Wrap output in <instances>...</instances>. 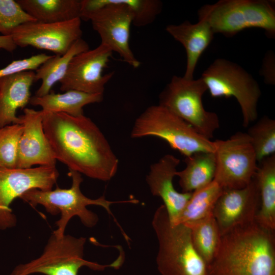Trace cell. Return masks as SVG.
<instances>
[{
	"mask_svg": "<svg viewBox=\"0 0 275 275\" xmlns=\"http://www.w3.org/2000/svg\"><path fill=\"white\" fill-rule=\"evenodd\" d=\"M103 94H90L77 90H68L63 93L51 91L43 96H32L29 103L40 106L44 112L64 113L73 116L84 115L83 107L91 103L101 102Z\"/></svg>",
	"mask_w": 275,
	"mask_h": 275,
	"instance_id": "obj_21",
	"label": "cell"
},
{
	"mask_svg": "<svg viewBox=\"0 0 275 275\" xmlns=\"http://www.w3.org/2000/svg\"><path fill=\"white\" fill-rule=\"evenodd\" d=\"M184 162L185 168L176 173L183 193H192L214 180L216 170L214 152H197L185 157Z\"/></svg>",
	"mask_w": 275,
	"mask_h": 275,
	"instance_id": "obj_23",
	"label": "cell"
},
{
	"mask_svg": "<svg viewBox=\"0 0 275 275\" xmlns=\"http://www.w3.org/2000/svg\"><path fill=\"white\" fill-rule=\"evenodd\" d=\"M35 74V71H23L0 78V128L21 124L16 111L24 108L30 102Z\"/></svg>",
	"mask_w": 275,
	"mask_h": 275,
	"instance_id": "obj_18",
	"label": "cell"
},
{
	"mask_svg": "<svg viewBox=\"0 0 275 275\" xmlns=\"http://www.w3.org/2000/svg\"><path fill=\"white\" fill-rule=\"evenodd\" d=\"M260 205L259 190L254 176L243 188L224 189L213 210L221 235L255 221Z\"/></svg>",
	"mask_w": 275,
	"mask_h": 275,
	"instance_id": "obj_15",
	"label": "cell"
},
{
	"mask_svg": "<svg viewBox=\"0 0 275 275\" xmlns=\"http://www.w3.org/2000/svg\"><path fill=\"white\" fill-rule=\"evenodd\" d=\"M214 142L216 170L213 180L224 189L246 186L258 169L249 136L245 132H237L226 140Z\"/></svg>",
	"mask_w": 275,
	"mask_h": 275,
	"instance_id": "obj_11",
	"label": "cell"
},
{
	"mask_svg": "<svg viewBox=\"0 0 275 275\" xmlns=\"http://www.w3.org/2000/svg\"><path fill=\"white\" fill-rule=\"evenodd\" d=\"M254 148L257 162L275 154V120L263 116L246 133Z\"/></svg>",
	"mask_w": 275,
	"mask_h": 275,
	"instance_id": "obj_27",
	"label": "cell"
},
{
	"mask_svg": "<svg viewBox=\"0 0 275 275\" xmlns=\"http://www.w3.org/2000/svg\"><path fill=\"white\" fill-rule=\"evenodd\" d=\"M208 275H275L274 231L256 221L222 235Z\"/></svg>",
	"mask_w": 275,
	"mask_h": 275,
	"instance_id": "obj_2",
	"label": "cell"
},
{
	"mask_svg": "<svg viewBox=\"0 0 275 275\" xmlns=\"http://www.w3.org/2000/svg\"><path fill=\"white\" fill-rule=\"evenodd\" d=\"M224 189L213 180L206 186L192 192L189 199L174 224H187L213 213L215 204Z\"/></svg>",
	"mask_w": 275,
	"mask_h": 275,
	"instance_id": "obj_26",
	"label": "cell"
},
{
	"mask_svg": "<svg viewBox=\"0 0 275 275\" xmlns=\"http://www.w3.org/2000/svg\"><path fill=\"white\" fill-rule=\"evenodd\" d=\"M185 225L190 229L195 250L208 266L218 251L222 236L213 213Z\"/></svg>",
	"mask_w": 275,
	"mask_h": 275,
	"instance_id": "obj_25",
	"label": "cell"
},
{
	"mask_svg": "<svg viewBox=\"0 0 275 275\" xmlns=\"http://www.w3.org/2000/svg\"><path fill=\"white\" fill-rule=\"evenodd\" d=\"M89 49L88 43L82 38L77 40L63 55H52L35 71V82L41 80L35 96L48 94L53 86L64 77L72 58L79 53Z\"/></svg>",
	"mask_w": 275,
	"mask_h": 275,
	"instance_id": "obj_24",
	"label": "cell"
},
{
	"mask_svg": "<svg viewBox=\"0 0 275 275\" xmlns=\"http://www.w3.org/2000/svg\"><path fill=\"white\" fill-rule=\"evenodd\" d=\"M166 31L184 47L186 54V66L183 77L193 79L198 62L214 37V33L206 18L199 16L195 24L185 21L179 24H170Z\"/></svg>",
	"mask_w": 275,
	"mask_h": 275,
	"instance_id": "obj_19",
	"label": "cell"
},
{
	"mask_svg": "<svg viewBox=\"0 0 275 275\" xmlns=\"http://www.w3.org/2000/svg\"><path fill=\"white\" fill-rule=\"evenodd\" d=\"M207 91L200 77L186 79L174 75L159 95V104L182 119L200 134L210 140L219 127L217 115L206 111L202 96Z\"/></svg>",
	"mask_w": 275,
	"mask_h": 275,
	"instance_id": "obj_10",
	"label": "cell"
},
{
	"mask_svg": "<svg viewBox=\"0 0 275 275\" xmlns=\"http://www.w3.org/2000/svg\"><path fill=\"white\" fill-rule=\"evenodd\" d=\"M81 19L52 23L30 22L14 29L11 36L17 46H32L63 55L82 34Z\"/></svg>",
	"mask_w": 275,
	"mask_h": 275,
	"instance_id": "obj_13",
	"label": "cell"
},
{
	"mask_svg": "<svg viewBox=\"0 0 275 275\" xmlns=\"http://www.w3.org/2000/svg\"><path fill=\"white\" fill-rule=\"evenodd\" d=\"M155 136L167 142L185 157L197 152H214L215 146L198 133L182 119L159 105L147 107L135 120L131 131L133 139Z\"/></svg>",
	"mask_w": 275,
	"mask_h": 275,
	"instance_id": "obj_6",
	"label": "cell"
},
{
	"mask_svg": "<svg viewBox=\"0 0 275 275\" xmlns=\"http://www.w3.org/2000/svg\"><path fill=\"white\" fill-rule=\"evenodd\" d=\"M36 21L25 12L16 1L0 0V33L10 36L17 26Z\"/></svg>",
	"mask_w": 275,
	"mask_h": 275,
	"instance_id": "obj_29",
	"label": "cell"
},
{
	"mask_svg": "<svg viewBox=\"0 0 275 275\" xmlns=\"http://www.w3.org/2000/svg\"><path fill=\"white\" fill-rule=\"evenodd\" d=\"M212 97H234L247 127L258 118L257 105L261 91L257 81L242 67L225 59H217L201 77Z\"/></svg>",
	"mask_w": 275,
	"mask_h": 275,
	"instance_id": "obj_9",
	"label": "cell"
},
{
	"mask_svg": "<svg viewBox=\"0 0 275 275\" xmlns=\"http://www.w3.org/2000/svg\"><path fill=\"white\" fill-rule=\"evenodd\" d=\"M52 56L42 53L28 58L14 60L0 69V78L23 71H35Z\"/></svg>",
	"mask_w": 275,
	"mask_h": 275,
	"instance_id": "obj_31",
	"label": "cell"
},
{
	"mask_svg": "<svg viewBox=\"0 0 275 275\" xmlns=\"http://www.w3.org/2000/svg\"><path fill=\"white\" fill-rule=\"evenodd\" d=\"M86 239L69 235H50L42 254L28 263L16 266L9 275H77L79 269L86 266L94 270H103L107 267L118 268L123 260L120 256L114 262L103 265L84 258Z\"/></svg>",
	"mask_w": 275,
	"mask_h": 275,
	"instance_id": "obj_8",
	"label": "cell"
},
{
	"mask_svg": "<svg viewBox=\"0 0 275 275\" xmlns=\"http://www.w3.org/2000/svg\"><path fill=\"white\" fill-rule=\"evenodd\" d=\"M260 194V205L255 221L271 231L275 230V154L259 162L254 175Z\"/></svg>",
	"mask_w": 275,
	"mask_h": 275,
	"instance_id": "obj_20",
	"label": "cell"
},
{
	"mask_svg": "<svg viewBox=\"0 0 275 275\" xmlns=\"http://www.w3.org/2000/svg\"><path fill=\"white\" fill-rule=\"evenodd\" d=\"M43 113L44 131L57 160L91 178L107 181L115 176L119 160L90 118Z\"/></svg>",
	"mask_w": 275,
	"mask_h": 275,
	"instance_id": "obj_1",
	"label": "cell"
},
{
	"mask_svg": "<svg viewBox=\"0 0 275 275\" xmlns=\"http://www.w3.org/2000/svg\"><path fill=\"white\" fill-rule=\"evenodd\" d=\"M198 16L206 18L214 34L232 37L250 28L275 36V3L270 0H221L202 7Z\"/></svg>",
	"mask_w": 275,
	"mask_h": 275,
	"instance_id": "obj_5",
	"label": "cell"
},
{
	"mask_svg": "<svg viewBox=\"0 0 275 275\" xmlns=\"http://www.w3.org/2000/svg\"><path fill=\"white\" fill-rule=\"evenodd\" d=\"M262 75L265 82L269 85H274V56L272 52H268L263 60Z\"/></svg>",
	"mask_w": 275,
	"mask_h": 275,
	"instance_id": "obj_32",
	"label": "cell"
},
{
	"mask_svg": "<svg viewBox=\"0 0 275 275\" xmlns=\"http://www.w3.org/2000/svg\"><path fill=\"white\" fill-rule=\"evenodd\" d=\"M133 16L132 24L137 27L152 23L162 11V3L158 0H123Z\"/></svg>",
	"mask_w": 275,
	"mask_h": 275,
	"instance_id": "obj_30",
	"label": "cell"
},
{
	"mask_svg": "<svg viewBox=\"0 0 275 275\" xmlns=\"http://www.w3.org/2000/svg\"><path fill=\"white\" fill-rule=\"evenodd\" d=\"M17 2L36 21L52 23L80 18V1L17 0Z\"/></svg>",
	"mask_w": 275,
	"mask_h": 275,
	"instance_id": "obj_22",
	"label": "cell"
},
{
	"mask_svg": "<svg viewBox=\"0 0 275 275\" xmlns=\"http://www.w3.org/2000/svg\"><path fill=\"white\" fill-rule=\"evenodd\" d=\"M17 47L11 36L0 35V48L12 52Z\"/></svg>",
	"mask_w": 275,
	"mask_h": 275,
	"instance_id": "obj_33",
	"label": "cell"
},
{
	"mask_svg": "<svg viewBox=\"0 0 275 275\" xmlns=\"http://www.w3.org/2000/svg\"><path fill=\"white\" fill-rule=\"evenodd\" d=\"M59 176L56 166L29 169L0 167V229L11 228L16 224V217L10 208L14 200L31 189L52 190Z\"/></svg>",
	"mask_w": 275,
	"mask_h": 275,
	"instance_id": "obj_12",
	"label": "cell"
},
{
	"mask_svg": "<svg viewBox=\"0 0 275 275\" xmlns=\"http://www.w3.org/2000/svg\"><path fill=\"white\" fill-rule=\"evenodd\" d=\"M152 226L158 241L156 262L161 275H208L207 264L193 245L189 228L173 224L163 204L155 210Z\"/></svg>",
	"mask_w": 275,
	"mask_h": 275,
	"instance_id": "obj_3",
	"label": "cell"
},
{
	"mask_svg": "<svg viewBox=\"0 0 275 275\" xmlns=\"http://www.w3.org/2000/svg\"><path fill=\"white\" fill-rule=\"evenodd\" d=\"M23 113L20 116L23 129L18 143L16 168L56 166L57 160L43 129V111L24 108Z\"/></svg>",
	"mask_w": 275,
	"mask_h": 275,
	"instance_id": "obj_16",
	"label": "cell"
},
{
	"mask_svg": "<svg viewBox=\"0 0 275 275\" xmlns=\"http://www.w3.org/2000/svg\"><path fill=\"white\" fill-rule=\"evenodd\" d=\"M23 129L22 124L0 128V167L16 168L18 143Z\"/></svg>",
	"mask_w": 275,
	"mask_h": 275,
	"instance_id": "obj_28",
	"label": "cell"
},
{
	"mask_svg": "<svg viewBox=\"0 0 275 275\" xmlns=\"http://www.w3.org/2000/svg\"><path fill=\"white\" fill-rule=\"evenodd\" d=\"M68 175L72 180L71 186L69 188L62 189L57 187L56 189L50 190L34 188L25 192L20 197L33 207L39 204L42 205L46 211L52 215L61 213V218L56 222L57 229L52 232L58 237L64 235L66 226L74 216H77L82 224L87 227L92 228L97 224L98 217L94 212L87 208L88 205L101 206L108 214L113 215L110 209L113 204L138 203V201L135 199L121 201H108L104 195L96 199L89 198L80 190V184L83 181L81 174L69 170Z\"/></svg>",
	"mask_w": 275,
	"mask_h": 275,
	"instance_id": "obj_4",
	"label": "cell"
},
{
	"mask_svg": "<svg viewBox=\"0 0 275 275\" xmlns=\"http://www.w3.org/2000/svg\"><path fill=\"white\" fill-rule=\"evenodd\" d=\"M113 52L108 47L100 43L93 49L74 56L64 77L60 81V90L103 94L105 85L114 76V72L103 74Z\"/></svg>",
	"mask_w": 275,
	"mask_h": 275,
	"instance_id": "obj_14",
	"label": "cell"
},
{
	"mask_svg": "<svg viewBox=\"0 0 275 275\" xmlns=\"http://www.w3.org/2000/svg\"><path fill=\"white\" fill-rule=\"evenodd\" d=\"M80 18L91 21L101 44L117 53L131 67L140 66L129 45L132 14L123 0H81Z\"/></svg>",
	"mask_w": 275,
	"mask_h": 275,
	"instance_id": "obj_7",
	"label": "cell"
},
{
	"mask_svg": "<svg viewBox=\"0 0 275 275\" xmlns=\"http://www.w3.org/2000/svg\"><path fill=\"white\" fill-rule=\"evenodd\" d=\"M180 162L175 156L166 154L150 166L146 176L151 194L162 199L172 223L176 221L192 194L179 193L173 185V178Z\"/></svg>",
	"mask_w": 275,
	"mask_h": 275,
	"instance_id": "obj_17",
	"label": "cell"
}]
</instances>
